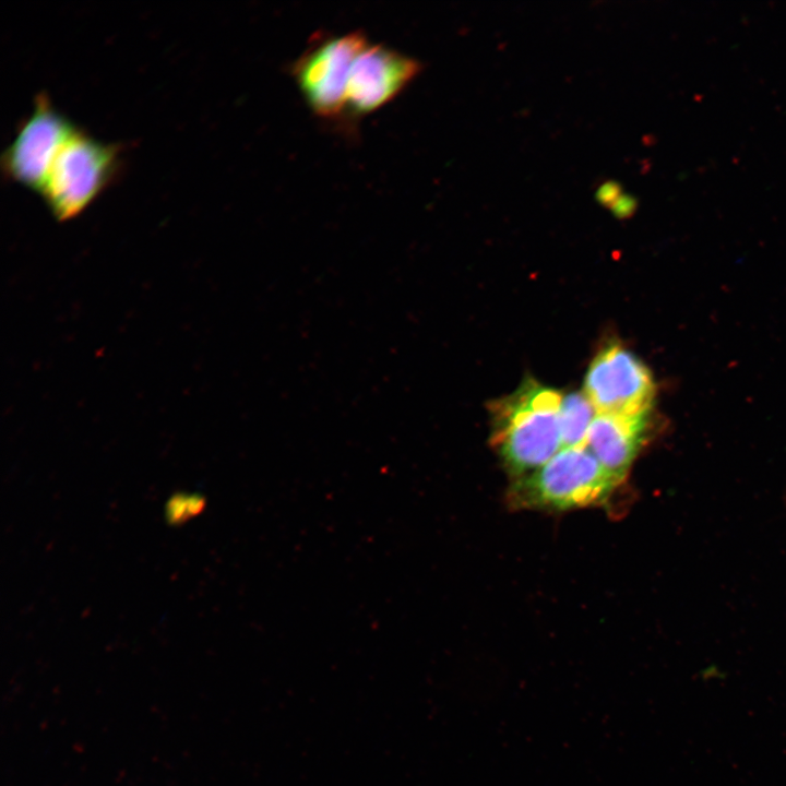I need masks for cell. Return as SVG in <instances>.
<instances>
[{"label":"cell","mask_w":786,"mask_h":786,"mask_svg":"<svg viewBox=\"0 0 786 786\" xmlns=\"http://www.w3.org/2000/svg\"><path fill=\"white\" fill-rule=\"evenodd\" d=\"M561 397L528 379L515 392L491 403V444L515 479L535 472L563 448Z\"/></svg>","instance_id":"1"},{"label":"cell","mask_w":786,"mask_h":786,"mask_svg":"<svg viewBox=\"0 0 786 786\" xmlns=\"http://www.w3.org/2000/svg\"><path fill=\"white\" fill-rule=\"evenodd\" d=\"M626 479L604 467L583 446L562 448L535 472L515 479L510 501L516 508L570 510L605 504Z\"/></svg>","instance_id":"2"},{"label":"cell","mask_w":786,"mask_h":786,"mask_svg":"<svg viewBox=\"0 0 786 786\" xmlns=\"http://www.w3.org/2000/svg\"><path fill=\"white\" fill-rule=\"evenodd\" d=\"M122 146L105 143L79 128L57 155L39 193L52 216L64 222L84 212L116 179Z\"/></svg>","instance_id":"3"},{"label":"cell","mask_w":786,"mask_h":786,"mask_svg":"<svg viewBox=\"0 0 786 786\" xmlns=\"http://www.w3.org/2000/svg\"><path fill=\"white\" fill-rule=\"evenodd\" d=\"M368 43V36L360 29L317 34L290 64L289 74L306 105L323 122L346 124L349 72Z\"/></svg>","instance_id":"4"},{"label":"cell","mask_w":786,"mask_h":786,"mask_svg":"<svg viewBox=\"0 0 786 786\" xmlns=\"http://www.w3.org/2000/svg\"><path fill=\"white\" fill-rule=\"evenodd\" d=\"M76 129L46 93L37 94L32 111L20 121L2 154L4 176L39 194L57 155Z\"/></svg>","instance_id":"5"},{"label":"cell","mask_w":786,"mask_h":786,"mask_svg":"<svg viewBox=\"0 0 786 786\" xmlns=\"http://www.w3.org/2000/svg\"><path fill=\"white\" fill-rule=\"evenodd\" d=\"M584 393L597 413L651 414L655 382L650 369L618 341L605 344L592 360Z\"/></svg>","instance_id":"6"},{"label":"cell","mask_w":786,"mask_h":786,"mask_svg":"<svg viewBox=\"0 0 786 786\" xmlns=\"http://www.w3.org/2000/svg\"><path fill=\"white\" fill-rule=\"evenodd\" d=\"M422 63L384 44L368 43L356 57L346 87V124L397 97L422 71Z\"/></svg>","instance_id":"7"},{"label":"cell","mask_w":786,"mask_h":786,"mask_svg":"<svg viewBox=\"0 0 786 786\" xmlns=\"http://www.w3.org/2000/svg\"><path fill=\"white\" fill-rule=\"evenodd\" d=\"M650 419L651 414L597 413L585 445L604 467L626 479L630 466L646 443Z\"/></svg>","instance_id":"8"},{"label":"cell","mask_w":786,"mask_h":786,"mask_svg":"<svg viewBox=\"0 0 786 786\" xmlns=\"http://www.w3.org/2000/svg\"><path fill=\"white\" fill-rule=\"evenodd\" d=\"M597 410L585 393L571 392L561 397L559 427L563 448L586 444L590 427Z\"/></svg>","instance_id":"9"},{"label":"cell","mask_w":786,"mask_h":786,"mask_svg":"<svg viewBox=\"0 0 786 786\" xmlns=\"http://www.w3.org/2000/svg\"><path fill=\"white\" fill-rule=\"evenodd\" d=\"M621 195V187L614 181H606L596 191V199L599 203L610 207Z\"/></svg>","instance_id":"10"},{"label":"cell","mask_w":786,"mask_h":786,"mask_svg":"<svg viewBox=\"0 0 786 786\" xmlns=\"http://www.w3.org/2000/svg\"><path fill=\"white\" fill-rule=\"evenodd\" d=\"M636 205V200L633 196L621 194L610 209L617 217L627 218L635 212Z\"/></svg>","instance_id":"11"}]
</instances>
